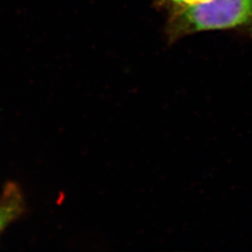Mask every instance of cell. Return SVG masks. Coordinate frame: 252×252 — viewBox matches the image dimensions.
I'll return each mask as SVG.
<instances>
[{"instance_id":"cell-1","label":"cell","mask_w":252,"mask_h":252,"mask_svg":"<svg viewBox=\"0 0 252 252\" xmlns=\"http://www.w3.org/2000/svg\"><path fill=\"white\" fill-rule=\"evenodd\" d=\"M252 29V0H198L172 12L164 34L169 44L207 31Z\"/></svg>"},{"instance_id":"cell-2","label":"cell","mask_w":252,"mask_h":252,"mask_svg":"<svg viewBox=\"0 0 252 252\" xmlns=\"http://www.w3.org/2000/svg\"><path fill=\"white\" fill-rule=\"evenodd\" d=\"M21 212V199L13 191L7 193V198L0 204V232Z\"/></svg>"},{"instance_id":"cell-3","label":"cell","mask_w":252,"mask_h":252,"mask_svg":"<svg viewBox=\"0 0 252 252\" xmlns=\"http://www.w3.org/2000/svg\"><path fill=\"white\" fill-rule=\"evenodd\" d=\"M196 1L198 0H155V4L157 8L164 9L170 14L172 12L183 9Z\"/></svg>"}]
</instances>
